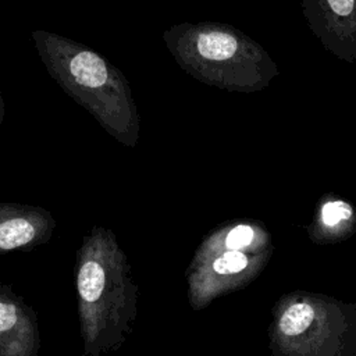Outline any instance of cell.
Segmentation results:
<instances>
[{
  "mask_svg": "<svg viewBox=\"0 0 356 356\" xmlns=\"http://www.w3.org/2000/svg\"><path fill=\"white\" fill-rule=\"evenodd\" d=\"M4 115H6V104H4V99H3L1 92H0V125L3 124Z\"/></svg>",
  "mask_w": 356,
  "mask_h": 356,
  "instance_id": "9c48e42d",
  "label": "cell"
},
{
  "mask_svg": "<svg viewBox=\"0 0 356 356\" xmlns=\"http://www.w3.org/2000/svg\"><path fill=\"white\" fill-rule=\"evenodd\" d=\"M253 234L254 232H253L252 227H249L246 224H239V225L232 227L225 234L222 242L225 243V246H228L231 249H242L252 242Z\"/></svg>",
  "mask_w": 356,
  "mask_h": 356,
  "instance_id": "52a82bcc",
  "label": "cell"
},
{
  "mask_svg": "<svg viewBox=\"0 0 356 356\" xmlns=\"http://www.w3.org/2000/svg\"><path fill=\"white\" fill-rule=\"evenodd\" d=\"M74 273L82 355L118 350L138 318L139 285L113 229L90 228L76 250Z\"/></svg>",
  "mask_w": 356,
  "mask_h": 356,
  "instance_id": "6da1fadb",
  "label": "cell"
},
{
  "mask_svg": "<svg viewBox=\"0 0 356 356\" xmlns=\"http://www.w3.org/2000/svg\"><path fill=\"white\" fill-rule=\"evenodd\" d=\"M35 49L49 75L118 143L135 147L140 114L128 78L93 49L56 32L35 29Z\"/></svg>",
  "mask_w": 356,
  "mask_h": 356,
  "instance_id": "7a4b0ae2",
  "label": "cell"
},
{
  "mask_svg": "<svg viewBox=\"0 0 356 356\" xmlns=\"http://www.w3.org/2000/svg\"><path fill=\"white\" fill-rule=\"evenodd\" d=\"M314 310L309 303L299 302L286 309L280 320V330L285 335L302 334L313 321Z\"/></svg>",
  "mask_w": 356,
  "mask_h": 356,
  "instance_id": "5b68a950",
  "label": "cell"
},
{
  "mask_svg": "<svg viewBox=\"0 0 356 356\" xmlns=\"http://www.w3.org/2000/svg\"><path fill=\"white\" fill-rule=\"evenodd\" d=\"M352 216V209L342 200H331L323 206L321 218L325 225H337L341 220H348Z\"/></svg>",
  "mask_w": 356,
  "mask_h": 356,
  "instance_id": "8992f818",
  "label": "cell"
},
{
  "mask_svg": "<svg viewBox=\"0 0 356 356\" xmlns=\"http://www.w3.org/2000/svg\"><path fill=\"white\" fill-rule=\"evenodd\" d=\"M39 320L33 307L0 282V356H38Z\"/></svg>",
  "mask_w": 356,
  "mask_h": 356,
  "instance_id": "277c9868",
  "label": "cell"
},
{
  "mask_svg": "<svg viewBox=\"0 0 356 356\" xmlns=\"http://www.w3.org/2000/svg\"><path fill=\"white\" fill-rule=\"evenodd\" d=\"M56 225V218L44 207L0 202V254L31 252L47 243Z\"/></svg>",
  "mask_w": 356,
  "mask_h": 356,
  "instance_id": "3957f363",
  "label": "cell"
},
{
  "mask_svg": "<svg viewBox=\"0 0 356 356\" xmlns=\"http://www.w3.org/2000/svg\"><path fill=\"white\" fill-rule=\"evenodd\" d=\"M331 10L338 15H349L353 10L355 0H327Z\"/></svg>",
  "mask_w": 356,
  "mask_h": 356,
  "instance_id": "ba28073f",
  "label": "cell"
}]
</instances>
